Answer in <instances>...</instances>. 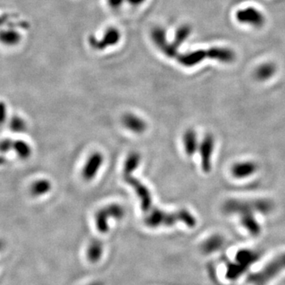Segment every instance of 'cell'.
Returning a JSON list of instances; mask_svg holds the SVG:
<instances>
[{"label":"cell","instance_id":"6da1fadb","mask_svg":"<svg viewBox=\"0 0 285 285\" xmlns=\"http://www.w3.org/2000/svg\"><path fill=\"white\" fill-rule=\"evenodd\" d=\"M147 213L148 215L144 218V223L150 228L172 227L178 223H184L188 227H194L197 225V219L187 209L168 213L152 208Z\"/></svg>","mask_w":285,"mask_h":285},{"label":"cell","instance_id":"7a4b0ae2","mask_svg":"<svg viewBox=\"0 0 285 285\" xmlns=\"http://www.w3.org/2000/svg\"><path fill=\"white\" fill-rule=\"evenodd\" d=\"M222 209L223 213L229 215L248 213L268 214L273 211V203L269 199H229L223 203Z\"/></svg>","mask_w":285,"mask_h":285},{"label":"cell","instance_id":"3957f363","mask_svg":"<svg viewBox=\"0 0 285 285\" xmlns=\"http://www.w3.org/2000/svg\"><path fill=\"white\" fill-rule=\"evenodd\" d=\"M284 271H285V253L277 255L260 270L250 273L247 277V281L251 285H266Z\"/></svg>","mask_w":285,"mask_h":285},{"label":"cell","instance_id":"277c9868","mask_svg":"<svg viewBox=\"0 0 285 285\" xmlns=\"http://www.w3.org/2000/svg\"><path fill=\"white\" fill-rule=\"evenodd\" d=\"M216 60L223 63H230L235 60V53L229 48H213L208 50H199L192 52L184 58V64L189 66L197 65L205 59Z\"/></svg>","mask_w":285,"mask_h":285},{"label":"cell","instance_id":"5b68a950","mask_svg":"<svg viewBox=\"0 0 285 285\" xmlns=\"http://www.w3.org/2000/svg\"><path fill=\"white\" fill-rule=\"evenodd\" d=\"M125 210L118 204H111L97 212L95 216L96 228L100 233L106 234L109 230V220H118L124 218Z\"/></svg>","mask_w":285,"mask_h":285},{"label":"cell","instance_id":"8992f818","mask_svg":"<svg viewBox=\"0 0 285 285\" xmlns=\"http://www.w3.org/2000/svg\"><path fill=\"white\" fill-rule=\"evenodd\" d=\"M124 181L133 188L137 197L141 201V207L142 212L147 213L152 209L153 198L151 191L147 185L141 180L134 177L133 175H123Z\"/></svg>","mask_w":285,"mask_h":285},{"label":"cell","instance_id":"52a82bcc","mask_svg":"<svg viewBox=\"0 0 285 285\" xmlns=\"http://www.w3.org/2000/svg\"><path fill=\"white\" fill-rule=\"evenodd\" d=\"M215 148V139L212 134H207L199 144L201 169L204 173L209 174L213 168V151Z\"/></svg>","mask_w":285,"mask_h":285},{"label":"cell","instance_id":"ba28073f","mask_svg":"<svg viewBox=\"0 0 285 285\" xmlns=\"http://www.w3.org/2000/svg\"><path fill=\"white\" fill-rule=\"evenodd\" d=\"M105 158L103 153L96 151L91 154L85 163L82 168V176L85 181H91L95 178L104 163Z\"/></svg>","mask_w":285,"mask_h":285},{"label":"cell","instance_id":"9c48e42d","mask_svg":"<svg viewBox=\"0 0 285 285\" xmlns=\"http://www.w3.org/2000/svg\"><path fill=\"white\" fill-rule=\"evenodd\" d=\"M236 18L243 24L249 25L254 27H260L265 23L263 14L254 7H247L238 10Z\"/></svg>","mask_w":285,"mask_h":285},{"label":"cell","instance_id":"30bf717a","mask_svg":"<svg viewBox=\"0 0 285 285\" xmlns=\"http://www.w3.org/2000/svg\"><path fill=\"white\" fill-rule=\"evenodd\" d=\"M258 166L253 161L238 162L231 167V174L234 178L246 179L251 177L257 171Z\"/></svg>","mask_w":285,"mask_h":285},{"label":"cell","instance_id":"8fae6325","mask_svg":"<svg viewBox=\"0 0 285 285\" xmlns=\"http://www.w3.org/2000/svg\"><path fill=\"white\" fill-rule=\"evenodd\" d=\"M121 123L125 129L136 134H142L147 130V122L141 117L133 113L124 115L121 119Z\"/></svg>","mask_w":285,"mask_h":285},{"label":"cell","instance_id":"7c38bea8","mask_svg":"<svg viewBox=\"0 0 285 285\" xmlns=\"http://www.w3.org/2000/svg\"><path fill=\"white\" fill-rule=\"evenodd\" d=\"M182 142L185 154L188 156H193L198 151L200 142L198 141L197 133L193 129H189L185 131L183 134Z\"/></svg>","mask_w":285,"mask_h":285},{"label":"cell","instance_id":"4fadbf2b","mask_svg":"<svg viewBox=\"0 0 285 285\" xmlns=\"http://www.w3.org/2000/svg\"><path fill=\"white\" fill-rule=\"evenodd\" d=\"M240 215V223L249 235L257 237L261 235V227L255 217L254 213H243Z\"/></svg>","mask_w":285,"mask_h":285},{"label":"cell","instance_id":"5bb4252c","mask_svg":"<svg viewBox=\"0 0 285 285\" xmlns=\"http://www.w3.org/2000/svg\"><path fill=\"white\" fill-rule=\"evenodd\" d=\"M225 243L224 238L219 234H214L205 239L201 246V251L205 254H212L223 247Z\"/></svg>","mask_w":285,"mask_h":285},{"label":"cell","instance_id":"9a60e30c","mask_svg":"<svg viewBox=\"0 0 285 285\" xmlns=\"http://www.w3.org/2000/svg\"><path fill=\"white\" fill-rule=\"evenodd\" d=\"M103 252H104V246L102 241L99 239H93L87 247L86 256L90 262L97 263L102 259Z\"/></svg>","mask_w":285,"mask_h":285},{"label":"cell","instance_id":"2e32d148","mask_svg":"<svg viewBox=\"0 0 285 285\" xmlns=\"http://www.w3.org/2000/svg\"><path fill=\"white\" fill-rule=\"evenodd\" d=\"M260 255L257 252L249 249H241L235 254V261L249 269L251 265L259 260Z\"/></svg>","mask_w":285,"mask_h":285},{"label":"cell","instance_id":"e0dca14e","mask_svg":"<svg viewBox=\"0 0 285 285\" xmlns=\"http://www.w3.org/2000/svg\"><path fill=\"white\" fill-rule=\"evenodd\" d=\"M142 157L138 151H132L127 155L123 166V175H133L141 166Z\"/></svg>","mask_w":285,"mask_h":285},{"label":"cell","instance_id":"ac0fdd59","mask_svg":"<svg viewBox=\"0 0 285 285\" xmlns=\"http://www.w3.org/2000/svg\"><path fill=\"white\" fill-rule=\"evenodd\" d=\"M248 268L241 265L237 261L231 262L227 266L226 270V278L228 281H237L247 271Z\"/></svg>","mask_w":285,"mask_h":285},{"label":"cell","instance_id":"d6986e66","mask_svg":"<svg viewBox=\"0 0 285 285\" xmlns=\"http://www.w3.org/2000/svg\"><path fill=\"white\" fill-rule=\"evenodd\" d=\"M52 189V183L47 179H40L33 183L31 192L35 196H43L47 194Z\"/></svg>","mask_w":285,"mask_h":285},{"label":"cell","instance_id":"ffe728a7","mask_svg":"<svg viewBox=\"0 0 285 285\" xmlns=\"http://www.w3.org/2000/svg\"><path fill=\"white\" fill-rule=\"evenodd\" d=\"M21 40V35L19 33L14 30L2 31L0 32V41L5 45L12 46L18 44Z\"/></svg>","mask_w":285,"mask_h":285},{"label":"cell","instance_id":"44dd1931","mask_svg":"<svg viewBox=\"0 0 285 285\" xmlns=\"http://www.w3.org/2000/svg\"><path fill=\"white\" fill-rule=\"evenodd\" d=\"M275 72V65L273 64H265L260 66L255 71V76L258 80L265 81L271 78Z\"/></svg>","mask_w":285,"mask_h":285},{"label":"cell","instance_id":"7402d4cb","mask_svg":"<svg viewBox=\"0 0 285 285\" xmlns=\"http://www.w3.org/2000/svg\"><path fill=\"white\" fill-rule=\"evenodd\" d=\"M13 149L17 153V155L22 159H26L31 155V147L24 141H18L14 142Z\"/></svg>","mask_w":285,"mask_h":285},{"label":"cell","instance_id":"603a6c76","mask_svg":"<svg viewBox=\"0 0 285 285\" xmlns=\"http://www.w3.org/2000/svg\"><path fill=\"white\" fill-rule=\"evenodd\" d=\"M26 122H25L23 119L21 118V117H12L10 121V129L13 131V132H15V133H21V132H23L26 129Z\"/></svg>","mask_w":285,"mask_h":285},{"label":"cell","instance_id":"cb8c5ba5","mask_svg":"<svg viewBox=\"0 0 285 285\" xmlns=\"http://www.w3.org/2000/svg\"><path fill=\"white\" fill-rule=\"evenodd\" d=\"M13 141L8 139L0 141V152H6L13 148Z\"/></svg>","mask_w":285,"mask_h":285},{"label":"cell","instance_id":"d4e9b609","mask_svg":"<svg viewBox=\"0 0 285 285\" xmlns=\"http://www.w3.org/2000/svg\"><path fill=\"white\" fill-rule=\"evenodd\" d=\"M6 105L3 103H0V125H2L5 122L6 119Z\"/></svg>","mask_w":285,"mask_h":285},{"label":"cell","instance_id":"484cf974","mask_svg":"<svg viewBox=\"0 0 285 285\" xmlns=\"http://www.w3.org/2000/svg\"><path fill=\"white\" fill-rule=\"evenodd\" d=\"M5 163V159L4 158H2V157H0V165L3 164Z\"/></svg>","mask_w":285,"mask_h":285},{"label":"cell","instance_id":"4316f807","mask_svg":"<svg viewBox=\"0 0 285 285\" xmlns=\"http://www.w3.org/2000/svg\"><path fill=\"white\" fill-rule=\"evenodd\" d=\"M88 285H103L102 284L99 283V282H94V283H91Z\"/></svg>","mask_w":285,"mask_h":285}]
</instances>
